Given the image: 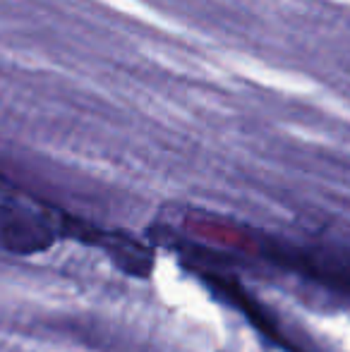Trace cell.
<instances>
[{
  "label": "cell",
  "instance_id": "obj_3",
  "mask_svg": "<svg viewBox=\"0 0 350 352\" xmlns=\"http://www.w3.org/2000/svg\"><path fill=\"white\" fill-rule=\"evenodd\" d=\"M333 3H348L350 5V0H333Z\"/></svg>",
  "mask_w": 350,
  "mask_h": 352
},
{
  "label": "cell",
  "instance_id": "obj_1",
  "mask_svg": "<svg viewBox=\"0 0 350 352\" xmlns=\"http://www.w3.org/2000/svg\"><path fill=\"white\" fill-rule=\"evenodd\" d=\"M226 63L238 74H243V77H248V79H254V82L264 84V87H269V89H276V91L298 94V96H305V94L314 91V84L309 82V79L300 77V74L276 70V67L264 65V63L254 60V58L230 56Z\"/></svg>",
  "mask_w": 350,
  "mask_h": 352
},
{
  "label": "cell",
  "instance_id": "obj_2",
  "mask_svg": "<svg viewBox=\"0 0 350 352\" xmlns=\"http://www.w3.org/2000/svg\"><path fill=\"white\" fill-rule=\"evenodd\" d=\"M101 3L111 5V8L120 10V12H125V14H132V17L144 19L146 24H156V27L168 29V32H177L175 24H168V19L161 17V14L156 12V10L146 8V5L142 3V0H101Z\"/></svg>",
  "mask_w": 350,
  "mask_h": 352
}]
</instances>
